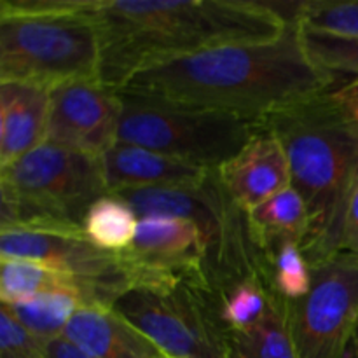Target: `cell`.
Instances as JSON below:
<instances>
[{
	"mask_svg": "<svg viewBox=\"0 0 358 358\" xmlns=\"http://www.w3.org/2000/svg\"><path fill=\"white\" fill-rule=\"evenodd\" d=\"M229 358H299L290 329V303L273 294L264 317L241 332L227 334Z\"/></svg>",
	"mask_w": 358,
	"mask_h": 358,
	"instance_id": "18",
	"label": "cell"
},
{
	"mask_svg": "<svg viewBox=\"0 0 358 358\" xmlns=\"http://www.w3.org/2000/svg\"><path fill=\"white\" fill-rule=\"evenodd\" d=\"M2 306H6L10 315L35 338L48 345L62 338L69 322L76 317L80 308L90 306V303L80 290L62 289Z\"/></svg>",
	"mask_w": 358,
	"mask_h": 358,
	"instance_id": "19",
	"label": "cell"
},
{
	"mask_svg": "<svg viewBox=\"0 0 358 358\" xmlns=\"http://www.w3.org/2000/svg\"><path fill=\"white\" fill-rule=\"evenodd\" d=\"M110 194L128 203L138 219L168 215L191 220L205 243L203 276L217 296L243 280L266 278L248 213L231 198L219 170H212L201 184L191 187L121 189Z\"/></svg>",
	"mask_w": 358,
	"mask_h": 358,
	"instance_id": "6",
	"label": "cell"
},
{
	"mask_svg": "<svg viewBox=\"0 0 358 358\" xmlns=\"http://www.w3.org/2000/svg\"><path fill=\"white\" fill-rule=\"evenodd\" d=\"M357 355H358V338H357Z\"/></svg>",
	"mask_w": 358,
	"mask_h": 358,
	"instance_id": "30",
	"label": "cell"
},
{
	"mask_svg": "<svg viewBox=\"0 0 358 358\" xmlns=\"http://www.w3.org/2000/svg\"><path fill=\"white\" fill-rule=\"evenodd\" d=\"M259 126L280 140L292 187L306 201L310 233L303 250L313 268L343 252L358 185V121L331 90L278 110Z\"/></svg>",
	"mask_w": 358,
	"mask_h": 358,
	"instance_id": "3",
	"label": "cell"
},
{
	"mask_svg": "<svg viewBox=\"0 0 358 358\" xmlns=\"http://www.w3.org/2000/svg\"><path fill=\"white\" fill-rule=\"evenodd\" d=\"M164 358H175V357H170V355H164Z\"/></svg>",
	"mask_w": 358,
	"mask_h": 358,
	"instance_id": "31",
	"label": "cell"
},
{
	"mask_svg": "<svg viewBox=\"0 0 358 358\" xmlns=\"http://www.w3.org/2000/svg\"><path fill=\"white\" fill-rule=\"evenodd\" d=\"M45 358H93V357L84 353L83 350H79L76 345L66 341L65 338H58L55 339V341L48 343V346H45Z\"/></svg>",
	"mask_w": 358,
	"mask_h": 358,
	"instance_id": "28",
	"label": "cell"
},
{
	"mask_svg": "<svg viewBox=\"0 0 358 358\" xmlns=\"http://www.w3.org/2000/svg\"><path fill=\"white\" fill-rule=\"evenodd\" d=\"M138 220L128 203L108 192L87 210L83 231L87 240L101 250L121 254L135 240Z\"/></svg>",
	"mask_w": 358,
	"mask_h": 358,
	"instance_id": "20",
	"label": "cell"
},
{
	"mask_svg": "<svg viewBox=\"0 0 358 358\" xmlns=\"http://www.w3.org/2000/svg\"><path fill=\"white\" fill-rule=\"evenodd\" d=\"M122 103L117 142L220 170L259 131V124L229 114L117 91Z\"/></svg>",
	"mask_w": 358,
	"mask_h": 358,
	"instance_id": "8",
	"label": "cell"
},
{
	"mask_svg": "<svg viewBox=\"0 0 358 358\" xmlns=\"http://www.w3.org/2000/svg\"><path fill=\"white\" fill-rule=\"evenodd\" d=\"M122 103L101 80H79L51 90L45 142L101 157L117 143Z\"/></svg>",
	"mask_w": 358,
	"mask_h": 358,
	"instance_id": "11",
	"label": "cell"
},
{
	"mask_svg": "<svg viewBox=\"0 0 358 358\" xmlns=\"http://www.w3.org/2000/svg\"><path fill=\"white\" fill-rule=\"evenodd\" d=\"M51 90L0 83V168L9 166L45 142Z\"/></svg>",
	"mask_w": 358,
	"mask_h": 358,
	"instance_id": "15",
	"label": "cell"
},
{
	"mask_svg": "<svg viewBox=\"0 0 358 358\" xmlns=\"http://www.w3.org/2000/svg\"><path fill=\"white\" fill-rule=\"evenodd\" d=\"M105 194L100 157L44 142L0 168V229L84 233L87 210Z\"/></svg>",
	"mask_w": 358,
	"mask_h": 358,
	"instance_id": "5",
	"label": "cell"
},
{
	"mask_svg": "<svg viewBox=\"0 0 358 358\" xmlns=\"http://www.w3.org/2000/svg\"><path fill=\"white\" fill-rule=\"evenodd\" d=\"M108 192L121 189H168L198 185L210 175L196 166L156 150L117 142L100 157Z\"/></svg>",
	"mask_w": 358,
	"mask_h": 358,
	"instance_id": "14",
	"label": "cell"
},
{
	"mask_svg": "<svg viewBox=\"0 0 358 358\" xmlns=\"http://www.w3.org/2000/svg\"><path fill=\"white\" fill-rule=\"evenodd\" d=\"M0 259L34 261L86 292L93 306H108L131 285L121 255L101 250L84 233L0 229Z\"/></svg>",
	"mask_w": 358,
	"mask_h": 358,
	"instance_id": "10",
	"label": "cell"
},
{
	"mask_svg": "<svg viewBox=\"0 0 358 358\" xmlns=\"http://www.w3.org/2000/svg\"><path fill=\"white\" fill-rule=\"evenodd\" d=\"M343 252H352L358 255V185L350 203L345 236H343Z\"/></svg>",
	"mask_w": 358,
	"mask_h": 358,
	"instance_id": "27",
	"label": "cell"
},
{
	"mask_svg": "<svg viewBox=\"0 0 358 358\" xmlns=\"http://www.w3.org/2000/svg\"><path fill=\"white\" fill-rule=\"evenodd\" d=\"M299 358H346L358 329V255L339 252L313 266L311 289L290 303Z\"/></svg>",
	"mask_w": 358,
	"mask_h": 358,
	"instance_id": "9",
	"label": "cell"
},
{
	"mask_svg": "<svg viewBox=\"0 0 358 358\" xmlns=\"http://www.w3.org/2000/svg\"><path fill=\"white\" fill-rule=\"evenodd\" d=\"M62 338L93 358H164V353L108 306H84Z\"/></svg>",
	"mask_w": 358,
	"mask_h": 358,
	"instance_id": "16",
	"label": "cell"
},
{
	"mask_svg": "<svg viewBox=\"0 0 358 358\" xmlns=\"http://www.w3.org/2000/svg\"><path fill=\"white\" fill-rule=\"evenodd\" d=\"M62 289H77L86 296V292L73 280L38 262L24 261V259H0V301L2 304L21 303L41 294ZM87 303L93 306L90 299Z\"/></svg>",
	"mask_w": 358,
	"mask_h": 358,
	"instance_id": "22",
	"label": "cell"
},
{
	"mask_svg": "<svg viewBox=\"0 0 358 358\" xmlns=\"http://www.w3.org/2000/svg\"><path fill=\"white\" fill-rule=\"evenodd\" d=\"M98 27L84 0H0V83L55 90L100 80Z\"/></svg>",
	"mask_w": 358,
	"mask_h": 358,
	"instance_id": "4",
	"label": "cell"
},
{
	"mask_svg": "<svg viewBox=\"0 0 358 358\" xmlns=\"http://www.w3.org/2000/svg\"><path fill=\"white\" fill-rule=\"evenodd\" d=\"M248 226L261 254L283 241H297L303 247L310 233V212L303 196L290 185L250 210Z\"/></svg>",
	"mask_w": 358,
	"mask_h": 358,
	"instance_id": "17",
	"label": "cell"
},
{
	"mask_svg": "<svg viewBox=\"0 0 358 358\" xmlns=\"http://www.w3.org/2000/svg\"><path fill=\"white\" fill-rule=\"evenodd\" d=\"M110 308L164 355L229 358L219 296L198 276L136 280Z\"/></svg>",
	"mask_w": 358,
	"mask_h": 358,
	"instance_id": "7",
	"label": "cell"
},
{
	"mask_svg": "<svg viewBox=\"0 0 358 358\" xmlns=\"http://www.w3.org/2000/svg\"><path fill=\"white\" fill-rule=\"evenodd\" d=\"M45 346L0 304V358H45Z\"/></svg>",
	"mask_w": 358,
	"mask_h": 358,
	"instance_id": "26",
	"label": "cell"
},
{
	"mask_svg": "<svg viewBox=\"0 0 358 358\" xmlns=\"http://www.w3.org/2000/svg\"><path fill=\"white\" fill-rule=\"evenodd\" d=\"M271 290L266 278L243 280L219 294V315L227 334L254 327L271 304Z\"/></svg>",
	"mask_w": 358,
	"mask_h": 358,
	"instance_id": "23",
	"label": "cell"
},
{
	"mask_svg": "<svg viewBox=\"0 0 358 358\" xmlns=\"http://www.w3.org/2000/svg\"><path fill=\"white\" fill-rule=\"evenodd\" d=\"M131 283L163 276H203L205 243L187 219L168 215L142 217L133 243L121 254Z\"/></svg>",
	"mask_w": 358,
	"mask_h": 358,
	"instance_id": "12",
	"label": "cell"
},
{
	"mask_svg": "<svg viewBox=\"0 0 358 358\" xmlns=\"http://www.w3.org/2000/svg\"><path fill=\"white\" fill-rule=\"evenodd\" d=\"M334 91L339 100H341V103L345 105L346 110L358 121V80L338 86Z\"/></svg>",
	"mask_w": 358,
	"mask_h": 358,
	"instance_id": "29",
	"label": "cell"
},
{
	"mask_svg": "<svg viewBox=\"0 0 358 358\" xmlns=\"http://www.w3.org/2000/svg\"><path fill=\"white\" fill-rule=\"evenodd\" d=\"M296 23L308 30L341 37H358V0H303Z\"/></svg>",
	"mask_w": 358,
	"mask_h": 358,
	"instance_id": "25",
	"label": "cell"
},
{
	"mask_svg": "<svg viewBox=\"0 0 358 358\" xmlns=\"http://www.w3.org/2000/svg\"><path fill=\"white\" fill-rule=\"evenodd\" d=\"M219 175L231 198L247 213L292 185L282 143L261 126L254 138L220 168Z\"/></svg>",
	"mask_w": 358,
	"mask_h": 358,
	"instance_id": "13",
	"label": "cell"
},
{
	"mask_svg": "<svg viewBox=\"0 0 358 358\" xmlns=\"http://www.w3.org/2000/svg\"><path fill=\"white\" fill-rule=\"evenodd\" d=\"M301 28L304 45L311 58L338 83L348 84L358 80V37H341L325 31Z\"/></svg>",
	"mask_w": 358,
	"mask_h": 358,
	"instance_id": "24",
	"label": "cell"
},
{
	"mask_svg": "<svg viewBox=\"0 0 358 358\" xmlns=\"http://www.w3.org/2000/svg\"><path fill=\"white\" fill-rule=\"evenodd\" d=\"M264 276L271 294L287 303L301 301L311 289L313 268L297 241H283L262 254Z\"/></svg>",
	"mask_w": 358,
	"mask_h": 358,
	"instance_id": "21",
	"label": "cell"
},
{
	"mask_svg": "<svg viewBox=\"0 0 358 358\" xmlns=\"http://www.w3.org/2000/svg\"><path fill=\"white\" fill-rule=\"evenodd\" d=\"M100 34V80L121 90L136 73L206 49L282 35L287 21L257 0H84Z\"/></svg>",
	"mask_w": 358,
	"mask_h": 358,
	"instance_id": "2",
	"label": "cell"
},
{
	"mask_svg": "<svg viewBox=\"0 0 358 358\" xmlns=\"http://www.w3.org/2000/svg\"><path fill=\"white\" fill-rule=\"evenodd\" d=\"M338 79L310 56L296 21L269 41L206 49L136 73L121 90L229 114L259 124L269 115L336 90Z\"/></svg>",
	"mask_w": 358,
	"mask_h": 358,
	"instance_id": "1",
	"label": "cell"
}]
</instances>
